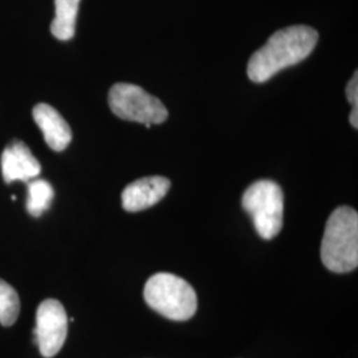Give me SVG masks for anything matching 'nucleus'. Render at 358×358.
I'll return each instance as SVG.
<instances>
[{
	"instance_id": "obj_7",
	"label": "nucleus",
	"mask_w": 358,
	"mask_h": 358,
	"mask_svg": "<svg viewBox=\"0 0 358 358\" xmlns=\"http://www.w3.org/2000/svg\"><path fill=\"white\" fill-rule=\"evenodd\" d=\"M170 180L165 177H145L131 182L122 192V207L128 213L143 211L161 202L170 190Z\"/></svg>"
},
{
	"instance_id": "obj_2",
	"label": "nucleus",
	"mask_w": 358,
	"mask_h": 358,
	"mask_svg": "<svg viewBox=\"0 0 358 358\" xmlns=\"http://www.w3.org/2000/svg\"><path fill=\"white\" fill-rule=\"evenodd\" d=\"M321 260L334 273H346L358 266V214L349 206L337 207L327 222Z\"/></svg>"
},
{
	"instance_id": "obj_12",
	"label": "nucleus",
	"mask_w": 358,
	"mask_h": 358,
	"mask_svg": "<svg viewBox=\"0 0 358 358\" xmlns=\"http://www.w3.org/2000/svg\"><path fill=\"white\" fill-rule=\"evenodd\" d=\"M20 312L19 294L10 284L0 279V324L13 327Z\"/></svg>"
},
{
	"instance_id": "obj_3",
	"label": "nucleus",
	"mask_w": 358,
	"mask_h": 358,
	"mask_svg": "<svg viewBox=\"0 0 358 358\" xmlns=\"http://www.w3.org/2000/svg\"><path fill=\"white\" fill-rule=\"evenodd\" d=\"M143 297L149 307L170 320H189L198 307L196 294L192 285L167 272L155 273L146 282Z\"/></svg>"
},
{
	"instance_id": "obj_1",
	"label": "nucleus",
	"mask_w": 358,
	"mask_h": 358,
	"mask_svg": "<svg viewBox=\"0 0 358 358\" xmlns=\"http://www.w3.org/2000/svg\"><path fill=\"white\" fill-rule=\"evenodd\" d=\"M317 41L319 34L312 27L282 28L251 56L247 65V75L254 83H266L282 69L306 60L315 50Z\"/></svg>"
},
{
	"instance_id": "obj_9",
	"label": "nucleus",
	"mask_w": 358,
	"mask_h": 358,
	"mask_svg": "<svg viewBox=\"0 0 358 358\" xmlns=\"http://www.w3.org/2000/svg\"><path fill=\"white\" fill-rule=\"evenodd\" d=\"M34 120L36 122L47 145L55 152H63L72 141V130L64 117L48 103H38L34 108Z\"/></svg>"
},
{
	"instance_id": "obj_11",
	"label": "nucleus",
	"mask_w": 358,
	"mask_h": 358,
	"mask_svg": "<svg viewBox=\"0 0 358 358\" xmlns=\"http://www.w3.org/2000/svg\"><path fill=\"white\" fill-rule=\"evenodd\" d=\"M55 196L51 185L44 179H32L28 185L27 210L32 217H41L50 207Z\"/></svg>"
},
{
	"instance_id": "obj_6",
	"label": "nucleus",
	"mask_w": 358,
	"mask_h": 358,
	"mask_svg": "<svg viewBox=\"0 0 358 358\" xmlns=\"http://www.w3.org/2000/svg\"><path fill=\"white\" fill-rule=\"evenodd\" d=\"M34 334L43 357L52 358L60 352L68 334V317L60 301L48 299L38 306Z\"/></svg>"
},
{
	"instance_id": "obj_10",
	"label": "nucleus",
	"mask_w": 358,
	"mask_h": 358,
	"mask_svg": "<svg viewBox=\"0 0 358 358\" xmlns=\"http://www.w3.org/2000/svg\"><path fill=\"white\" fill-rule=\"evenodd\" d=\"M80 0H55V19L52 22V35L59 40H71L76 32V19Z\"/></svg>"
},
{
	"instance_id": "obj_4",
	"label": "nucleus",
	"mask_w": 358,
	"mask_h": 358,
	"mask_svg": "<svg viewBox=\"0 0 358 358\" xmlns=\"http://www.w3.org/2000/svg\"><path fill=\"white\" fill-rule=\"evenodd\" d=\"M242 205L252 217L260 238L271 241L279 235L282 227L284 195L278 183L267 179L252 183L244 192Z\"/></svg>"
},
{
	"instance_id": "obj_8",
	"label": "nucleus",
	"mask_w": 358,
	"mask_h": 358,
	"mask_svg": "<svg viewBox=\"0 0 358 358\" xmlns=\"http://www.w3.org/2000/svg\"><path fill=\"white\" fill-rule=\"evenodd\" d=\"M1 174L7 183L15 180L29 182L36 178L41 166L24 142L13 141L4 149L0 159Z\"/></svg>"
},
{
	"instance_id": "obj_13",
	"label": "nucleus",
	"mask_w": 358,
	"mask_h": 358,
	"mask_svg": "<svg viewBox=\"0 0 358 358\" xmlns=\"http://www.w3.org/2000/svg\"><path fill=\"white\" fill-rule=\"evenodd\" d=\"M346 97L349 103H352L353 109L352 110H358V73L356 72L350 81L348 83L346 87Z\"/></svg>"
},
{
	"instance_id": "obj_5",
	"label": "nucleus",
	"mask_w": 358,
	"mask_h": 358,
	"mask_svg": "<svg viewBox=\"0 0 358 358\" xmlns=\"http://www.w3.org/2000/svg\"><path fill=\"white\" fill-rule=\"evenodd\" d=\"M108 103L112 112L125 121L140 124H162L166 121V106L141 87L120 83L109 90Z\"/></svg>"
}]
</instances>
